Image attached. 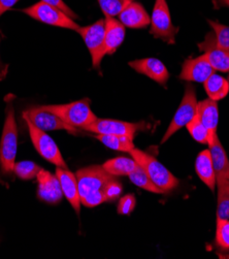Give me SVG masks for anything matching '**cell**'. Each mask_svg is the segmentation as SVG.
<instances>
[{
	"instance_id": "obj_1",
	"label": "cell",
	"mask_w": 229,
	"mask_h": 259,
	"mask_svg": "<svg viewBox=\"0 0 229 259\" xmlns=\"http://www.w3.org/2000/svg\"><path fill=\"white\" fill-rule=\"evenodd\" d=\"M18 151V127L13 103L9 101L6 109V120L0 141V175L10 176L14 172Z\"/></svg>"
},
{
	"instance_id": "obj_2",
	"label": "cell",
	"mask_w": 229,
	"mask_h": 259,
	"mask_svg": "<svg viewBox=\"0 0 229 259\" xmlns=\"http://www.w3.org/2000/svg\"><path fill=\"white\" fill-rule=\"evenodd\" d=\"M50 112L60 117L66 124L76 129H84L98 118L92 111L90 99H80L65 105L43 106Z\"/></svg>"
},
{
	"instance_id": "obj_3",
	"label": "cell",
	"mask_w": 229,
	"mask_h": 259,
	"mask_svg": "<svg viewBox=\"0 0 229 259\" xmlns=\"http://www.w3.org/2000/svg\"><path fill=\"white\" fill-rule=\"evenodd\" d=\"M129 154L140 165H142L145 168L150 179L152 180V182L160 190H162L163 193L174 189L179 185V179L174 175H172L155 157L151 156L150 154L135 148L131 150Z\"/></svg>"
},
{
	"instance_id": "obj_4",
	"label": "cell",
	"mask_w": 229,
	"mask_h": 259,
	"mask_svg": "<svg viewBox=\"0 0 229 259\" xmlns=\"http://www.w3.org/2000/svg\"><path fill=\"white\" fill-rule=\"evenodd\" d=\"M24 14L31 17L32 19L44 23L47 25L55 26V27L70 29L74 31H79L81 26L76 24L73 19H71L63 11L42 2H39L29 8L22 10Z\"/></svg>"
},
{
	"instance_id": "obj_5",
	"label": "cell",
	"mask_w": 229,
	"mask_h": 259,
	"mask_svg": "<svg viewBox=\"0 0 229 259\" xmlns=\"http://www.w3.org/2000/svg\"><path fill=\"white\" fill-rule=\"evenodd\" d=\"M23 119L26 122V125L28 127V132L32 144L40 156L44 158L47 161L53 163L57 167L68 168L65 160L63 159L62 154L54 140L45 132L37 128L24 114Z\"/></svg>"
},
{
	"instance_id": "obj_6",
	"label": "cell",
	"mask_w": 229,
	"mask_h": 259,
	"mask_svg": "<svg viewBox=\"0 0 229 259\" xmlns=\"http://www.w3.org/2000/svg\"><path fill=\"white\" fill-rule=\"evenodd\" d=\"M150 25V33L155 38H160L169 45L175 42L179 28L172 24L166 0H155Z\"/></svg>"
},
{
	"instance_id": "obj_7",
	"label": "cell",
	"mask_w": 229,
	"mask_h": 259,
	"mask_svg": "<svg viewBox=\"0 0 229 259\" xmlns=\"http://www.w3.org/2000/svg\"><path fill=\"white\" fill-rule=\"evenodd\" d=\"M197 103L198 101L196 98L195 88L191 84H187L182 101L171 122L169 123L167 131L161 140V144L166 143L176 132H179L181 128L193 120V118L196 116Z\"/></svg>"
},
{
	"instance_id": "obj_8",
	"label": "cell",
	"mask_w": 229,
	"mask_h": 259,
	"mask_svg": "<svg viewBox=\"0 0 229 259\" xmlns=\"http://www.w3.org/2000/svg\"><path fill=\"white\" fill-rule=\"evenodd\" d=\"M82 36L89 53L92 58V65L94 68H99L103 61L105 34H106V23L105 20H98L95 23L80 27L79 31Z\"/></svg>"
},
{
	"instance_id": "obj_9",
	"label": "cell",
	"mask_w": 229,
	"mask_h": 259,
	"mask_svg": "<svg viewBox=\"0 0 229 259\" xmlns=\"http://www.w3.org/2000/svg\"><path fill=\"white\" fill-rule=\"evenodd\" d=\"M145 126V123H130L114 119L97 118L96 121L86 126L83 131L95 135L124 136L134 139L136 133L144 129Z\"/></svg>"
},
{
	"instance_id": "obj_10",
	"label": "cell",
	"mask_w": 229,
	"mask_h": 259,
	"mask_svg": "<svg viewBox=\"0 0 229 259\" xmlns=\"http://www.w3.org/2000/svg\"><path fill=\"white\" fill-rule=\"evenodd\" d=\"M81 198L89 192L104 189V187L115 177L105 170L103 166L92 165L81 168L75 172Z\"/></svg>"
},
{
	"instance_id": "obj_11",
	"label": "cell",
	"mask_w": 229,
	"mask_h": 259,
	"mask_svg": "<svg viewBox=\"0 0 229 259\" xmlns=\"http://www.w3.org/2000/svg\"><path fill=\"white\" fill-rule=\"evenodd\" d=\"M37 128L43 132L53 131H66L70 134H75L79 129L69 126L60 117L54 113L47 110L43 106L31 108L30 110L23 113Z\"/></svg>"
},
{
	"instance_id": "obj_12",
	"label": "cell",
	"mask_w": 229,
	"mask_h": 259,
	"mask_svg": "<svg viewBox=\"0 0 229 259\" xmlns=\"http://www.w3.org/2000/svg\"><path fill=\"white\" fill-rule=\"evenodd\" d=\"M37 197L50 204H57L62 200L63 192L57 176L41 168L37 174Z\"/></svg>"
},
{
	"instance_id": "obj_13",
	"label": "cell",
	"mask_w": 229,
	"mask_h": 259,
	"mask_svg": "<svg viewBox=\"0 0 229 259\" xmlns=\"http://www.w3.org/2000/svg\"><path fill=\"white\" fill-rule=\"evenodd\" d=\"M197 47L203 52V55L215 70L222 72L229 71V53L218 46L214 32H209Z\"/></svg>"
},
{
	"instance_id": "obj_14",
	"label": "cell",
	"mask_w": 229,
	"mask_h": 259,
	"mask_svg": "<svg viewBox=\"0 0 229 259\" xmlns=\"http://www.w3.org/2000/svg\"><path fill=\"white\" fill-rule=\"evenodd\" d=\"M215 72L205 55L186 59L182 65L180 79L187 82L205 83Z\"/></svg>"
},
{
	"instance_id": "obj_15",
	"label": "cell",
	"mask_w": 229,
	"mask_h": 259,
	"mask_svg": "<svg viewBox=\"0 0 229 259\" xmlns=\"http://www.w3.org/2000/svg\"><path fill=\"white\" fill-rule=\"evenodd\" d=\"M136 72L144 74L161 86H165L169 79L166 66L157 58H144L128 63Z\"/></svg>"
},
{
	"instance_id": "obj_16",
	"label": "cell",
	"mask_w": 229,
	"mask_h": 259,
	"mask_svg": "<svg viewBox=\"0 0 229 259\" xmlns=\"http://www.w3.org/2000/svg\"><path fill=\"white\" fill-rule=\"evenodd\" d=\"M196 116L205 126L208 132V145H210L214 138L217 137V129L219 122V110L217 101L207 98L197 103Z\"/></svg>"
},
{
	"instance_id": "obj_17",
	"label": "cell",
	"mask_w": 229,
	"mask_h": 259,
	"mask_svg": "<svg viewBox=\"0 0 229 259\" xmlns=\"http://www.w3.org/2000/svg\"><path fill=\"white\" fill-rule=\"evenodd\" d=\"M56 176L59 179L63 195L71 204L75 213L80 215L82 203H81V196L79 192L78 180H76L75 174H72L68 168L57 167Z\"/></svg>"
},
{
	"instance_id": "obj_18",
	"label": "cell",
	"mask_w": 229,
	"mask_h": 259,
	"mask_svg": "<svg viewBox=\"0 0 229 259\" xmlns=\"http://www.w3.org/2000/svg\"><path fill=\"white\" fill-rule=\"evenodd\" d=\"M118 20L125 27L132 29H143L151 23V17L145 8L135 2H130L118 16Z\"/></svg>"
},
{
	"instance_id": "obj_19",
	"label": "cell",
	"mask_w": 229,
	"mask_h": 259,
	"mask_svg": "<svg viewBox=\"0 0 229 259\" xmlns=\"http://www.w3.org/2000/svg\"><path fill=\"white\" fill-rule=\"evenodd\" d=\"M106 34H105V45L104 54L112 55L122 45L125 38V26L117 19L112 17H106Z\"/></svg>"
},
{
	"instance_id": "obj_20",
	"label": "cell",
	"mask_w": 229,
	"mask_h": 259,
	"mask_svg": "<svg viewBox=\"0 0 229 259\" xmlns=\"http://www.w3.org/2000/svg\"><path fill=\"white\" fill-rule=\"evenodd\" d=\"M209 149L211 152L217 184L229 182V159L218 136L215 137L213 142L209 145Z\"/></svg>"
},
{
	"instance_id": "obj_21",
	"label": "cell",
	"mask_w": 229,
	"mask_h": 259,
	"mask_svg": "<svg viewBox=\"0 0 229 259\" xmlns=\"http://www.w3.org/2000/svg\"><path fill=\"white\" fill-rule=\"evenodd\" d=\"M195 171L202 182L212 191H214L217 186V180L212 162L210 149L203 150L197 155L195 160Z\"/></svg>"
},
{
	"instance_id": "obj_22",
	"label": "cell",
	"mask_w": 229,
	"mask_h": 259,
	"mask_svg": "<svg viewBox=\"0 0 229 259\" xmlns=\"http://www.w3.org/2000/svg\"><path fill=\"white\" fill-rule=\"evenodd\" d=\"M206 92L209 95V98L219 101L227 96L229 93V83L228 81L220 74L213 73L209 79L203 83Z\"/></svg>"
},
{
	"instance_id": "obj_23",
	"label": "cell",
	"mask_w": 229,
	"mask_h": 259,
	"mask_svg": "<svg viewBox=\"0 0 229 259\" xmlns=\"http://www.w3.org/2000/svg\"><path fill=\"white\" fill-rule=\"evenodd\" d=\"M138 165V162L133 158H127L121 156L108 160L101 166H103L105 170L108 171L110 175L117 177L129 176L136 168Z\"/></svg>"
},
{
	"instance_id": "obj_24",
	"label": "cell",
	"mask_w": 229,
	"mask_h": 259,
	"mask_svg": "<svg viewBox=\"0 0 229 259\" xmlns=\"http://www.w3.org/2000/svg\"><path fill=\"white\" fill-rule=\"evenodd\" d=\"M95 138L103 143L106 147L120 152H130L134 149L133 139L124 136H109V135H96Z\"/></svg>"
},
{
	"instance_id": "obj_25",
	"label": "cell",
	"mask_w": 229,
	"mask_h": 259,
	"mask_svg": "<svg viewBox=\"0 0 229 259\" xmlns=\"http://www.w3.org/2000/svg\"><path fill=\"white\" fill-rule=\"evenodd\" d=\"M128 177L135 186H138L144 190H147L152 193H157V194L163 193L162 190H160L154 183L152 182V180L150 179V177L147 174V171L145 170V168L140 164Z\"/></svg>"
},
{
	"instance_id": "obj_26",
	"label": "cell",
	"mask_w": 229,
	"mask_h": 259,
	"mask_svg": "<svg viewBox=\"0 0 229 259\" xmlns=\"http://www.w3.org/2000/svg\"><path fill=\"white\" fill-rule=\"evenodd\" d=\"M218 202L217 218L229 219V182L217 184Z\"/></svg>"
},
{
	"instance_id": "obj_27",
	"label": "cell",
	"mask_w": 229,
	"mask_h": 259,
	"mask_svg": "<svg viewBox=\"0 0 229 259\" xmlns=\"http://www.w3.org/2000/svg\"><path fill=\"white\" fill-rule=\"evenodd\" d=\"M40 169L41 167L33 161H20L15 164L14 172L22 180H33Z\"/></svg>"
},
{
	"instance_id": "obj_28",
	"label": "cell",
	"mask_w": 229,
	"mask_h": 259,
	"mask_svg": "<svg viewBox=\"0 0 229 259\" xmlns=\"http://www.w3.org/2000/svg\"><path fill=\"white\" fill-rule=\"evenodd\" d=\"M98 5L106 17H118L124 8L131 0H97Z\"/></svg>"
},
{
	"instance_id": "obj_29",
	"label": "cell",
	"mask_w": 229,
	"mask_h": 259,
	"mask_svg": "<svg viewBox=\"0 0 229 259\" xmlns=\"http://www.w3.org/2000/svg\"><path fill=\"white\" fill-rule=\"evenodd\" d=\"M208 22L214 31L218 46L229 53V26L220 24L213 20H208Z\"/></svg>"
},
{
	"instance_id": "obj_30",
	"label": "cell",
	"mask_w": 229,
	"mask_h": 259,
	"mask_svg": "<svg viewBox=\"0 0 229 259\" xmlns=\"http://www.w3.org/2000/svg\"><path fill=\"white\" fill-rule=\"evenodd\" d=\"M216 245L222 250H229V219L217 218Z\"/></svg>"
},
{
	"instance_id": "obj_31",
	"label": "cell",
	"mask_w": 229,
	"mask_h": 259,
	"mask_svg": "<svg viewBox=\"0 0 229 259\" xmlns=\"http://www.w3.org/2000/svg\"><path fill=\"white\" fill-rule=\"evenodd\" d=\"M186 127L188 129L189 134L191 135V137L197 143L202 144V145H208V132L205 128V126L201 124V122L199 121L197 116H195L193 118V120L186 125Z\"/></svg>"
},
{
	"instance_id": "obj_32",
	"label": "cell",
	"mask_w": 229,
	"mask_h": 259,
	"mask_svg": "<svg viewBox=\"0 0 229 259\" xmlns=\"http://www.w3.org/2000/svg\"><path fill=\"white\" fill-rule=\"evenodd\" d=\"M105 201L107 200H106V196L103 189L89 192L88 194H86L81 198L82 205L87 206V208H94V206H97Z\"/></svg>"
},
{
	"instance_id": "obj_33",
	"label": "cell",
	"mask_w": 229,
	"mask_h": 259,
	"mask_svg": "<svg viewBox=\"0 0 229 259\" xmlns=\"http://www.w3.org/2000/svg\"><path fill=\"white\" fill-rule=\"evenodd\" d=\"M136 204V200H135V196L133 194H127L123 197L120 198L119 203H118V213L120 215H130Z\"/></svg>"
},
{
	"instance_id": "obj_34",
	"label": "cell",
	"mask_w": 229,
	"mask_h": 259,
	"mask_svg": "<svg viewBox=\"0 0 229 259\" xmlns=\"http://www.w3.org/2000/svg\"><path fill=\"white\" fill-rule=\"evenodd\" d=\"M103 190H104V193H105V196H106V200L107 201H114L115 199L120 197L123 188H122V185H121L119 181L114 178L104 187Z\"/></svg>"
},
{
	"instance_id": "obj_35",
	"label": "cell",
	"mask_w": 229,
	"mask_h": 259,
	"mask_svg": "<svg viewBox=\"0 0 229 259\" xmlns=\"http://www.w3.org/2000/svg\"><path fill=\"white\" fill-rule=\"evenodd\" d=\"M42 3L49 4V5H52L54 7H57L58 9H60L61 11H63L65 14H67L71 19L75 20V19H79L78 15H76L73 11H71L69 9V7L63 2V0H41Z\"/></svg>"
},
{
	"instance_id": "obj_36",
	"label": "cell",
	"mask_w": 229,
	"mask_h": 259,
	"mask_svg": "<svg viewBox=\"0 0 229 259\" xmlns=\"http://www.w3.org/2000/svg\"><path fill=\"white\" fill-rule=\"evenodd\" d=\"M18 2L19 0H0V17L10 11Z\"/></svg>"
},
{
	"instance_id": "obj_37",
	"label": "cell",
	"mask_w": 229,
	"mask_h": 259,
	"mask_svg": "<svg viewBox=\"0 0 229 259\" xmlns=\"http://www.w3.org/2000/svg\"><path fill=\"white\" fill-rule=\"evenodd\" d=\"M213 4L216 9L219 8H229V0H213Z\"/></svg>"
},
{
	"instance_id": "obj_38",
	"label": "cell",
	"mask_w": 229,
	"mask_h": 259,
	"mask_svg": "<svg viewBox=\"0 0 229 259\" xmlns=\"http://www.w3.org/2000/svg\"><path fill=\"white\" fill-rule=\"evenodd\" d=\"M227 81H228V83H229V75H228V79H227Z\"/></svg>"
},
{
	"instance_id": "obj_39",
	"label": "cell",
	"mask_w": 229,
	"mask_h": 259,
	"mask_svg": "<svg viewBox=\"0 0 229 259\" xmlns=\"http://www.w3.org/2000/svg\"><path fill=\"white\" fill-rule=\"evenodd\" d=\"M131 2H133V0H131Z\"/></svg>"
}]
</instances>
